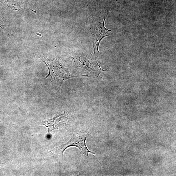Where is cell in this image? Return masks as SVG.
<instances>
[{"label": "cell", "instance_id": "3957f363", "mask_svg": "<svg viewBox=\"0 0 176 176\" xmlns=\"http://www.w3.org/2000/svg\"><path fill=\"white\" fill-rule=\"evenodd\" d=\"M88 136L85 134H74L70 140L66 143L60 146V149L63 154L67 148L74 146L78 148L81 152L85 156H88L89 153L95 154L89 150L86 144V140Z\"/></svg>", "mask_w": 176, "mask_h": 176}, {"label": "cell", "instance_id": "7a4b0ae2", "mask_svg": "<svg viewBox=\"0 0 176 176\" xmlns=\"http://www.w3.org/2000/svg\"><path fill=\"white\" fill-rule=\"evenodd\" d=\"M105 17L102 23L100 22H97L94 24L91 29V39L96 60L99 58L100 60L99 50L100 42L103 38L111 36L112 34V31L107 29L105 27Z\"/></svg>", "mask_w": 176, "mask_h": 176}, {"label": "cell", "instance_id": "6da1fadb", "mask_svg": "<svg viewBox=\"0 0 176 176\" xmlns=\"http://www.w3.org/2000/svg\"><path fill=\"white\" fill-rule=\"evenodd\" d=\"M41 57L49 71V74L46 78L50 76L53 84L58 88L59 90L63 83L67 80L75 77H88V75H74L71 74L65 66L59 62L57 58L50 60L41 55Z\"/></svg>", "mask_w": 176, "mask_h": 176}, {"label": "cell", "instance_id": "277c9868", "mask_svg": "<svg viewBox=\"0 0 176 176\" xmlns=\"http://www.w3.org/2000/svg\"><path fill=\"white\" fill-rule=\"evenodd\" d=\"M72 59L74 63L78 67L87 70L94 76L102 78L100 75V71H107V70L102 69L99 63L97 62L96 64L86 57L78 55L72 57Z\"/></svg>", "mask_w": 176, "mask_h": 176}]
</instances>
